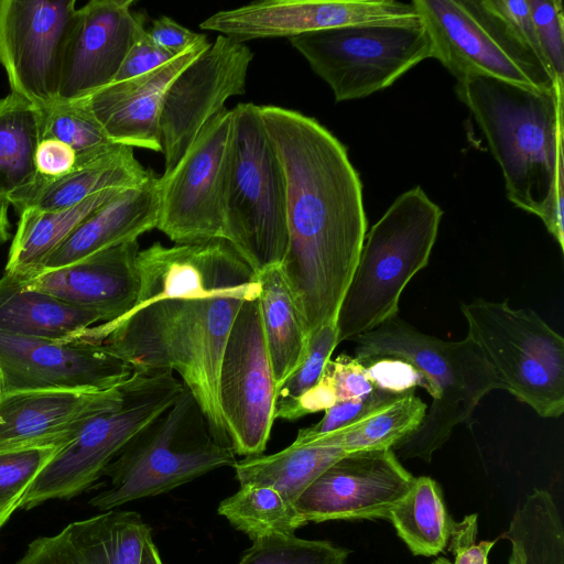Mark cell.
I'll return each instance as SVG.
<instances>
[{
    "instance_id": "6da1fadb",
    "label": "cell",
    "mask_w": 564,
    "mask_h": 564,
    "mask_svg": "<svg viewBox=\"0 0 564 564\" xmlns=\"http://www.w3.org/2000/svg\"><path fill=\"white\" fill-rule=\"evenodd\" d=\"M137 268L140 288L132 308L72 340L101 344L133 371L177 372L214 435L230 445L219 370L239 310L259 297L258 273L221 238L172 247L154 242L139 251Z\"/></svg>"
},
{
    "instance_id": "7a4b0ae2",
    "label": "cell",
    "mask_w": 564,
    "mask_h": 564,
    "mask_svg": "<svg viewBox=\"0 0 564 564\" xmlns=\"http://www.w3.org/2000/svg\"><path fill=\"white\" fill-rule=\"evenodd\" d=\"M286 186L288 247L282 260L311 337L335 323L367 229L362 185L346 148L317 120L259 106Z\"/></svg>"
},
{
    "instance_id": "3957f363",
    "label": "cell",
    "mask_w": 564,
    "mask_h": 564,
    "mask_svg": "<svg viewBox=\"0 0 564 564\" xmlns=\"http://www.w3.org/2000/svg\"><path fill=\"white\" fill-rule=\"evenodd\" d=\"M455 90L487 139L508 199L541 218L550 232L555 172L563 159V83L543 90L471 74L459 78Z\"/></svg>"
},
{
    "instance_id": "277c9868",
    "label": "cell",
    "mask_w": 564,
    "mask_h": 564,
    "mask_svg": "<svg viewBox=\"0 0 564 564\" xmlns=\"http://www.w3.org/2000/svg\"><path fill=\"white\" fill-rule=\"evenodd\" d=\"M354 340V357L362 365L379 359L402 360L419 372L433 399L419 429L392 448L403 459L430 463L455 426L471 419L479 401L501 389L496 373L468 337L443 340L395 315Z\"/></svg>"
},
{
    "instance_id": "5b68a950",
    "label": "cell",
    "mask_w": 564,
    "mask_h": 564,
    "mask_svg": "<svg viewBox=\"0 0 564 564\" xmlns=\"http://www.w3.org/2000/svg\"><path fill=\"white\" fill-rule=\"evenodd\" d=\"M442 215L416 186L397 197L370 228L337 313L338 343L398 315L403 290L429 263Z\"/></svg>"
},
{
    "instance_id": "8992f818",
    "label": "cell",
    "mask_w": 564,
    "mask_h": 564,
    "mask_svg": "<svg viewBox=\"0 0 564 564\" xmlns=\"http://www.w3.org/2000/svg\"><path fill=\"white\" fill-rule=\"evenodd\" d=\"M236 453L213 433L200 406L184 388L180 397L135 434L105 468L109 486L88 503L108 511L166 494L220 467H234Z\"/></svg>"
},
{
    "instance_id": "52a82bcc",
    "label": "cell",
    "mask_w": 564,
    "mask_h": 564,
    "mask_svg": "<svg viewBox=\"0 0 564 564\" xmlns=\"http://www.w3.org/2000/svg\"><path fill=\"white\" fill-rule=\"evenodd\" d=\"M225 240L256 273L282 263L288 247L286 186L259 106L234 109Z\"/></svg>"
},
{
    "instance_id": "ba28073f",
    "label": "cell",
    "mask_w": 564,
    "mask_h": 564,
    "mask_svg": "<svg viewBox=\"0 0 564 564\" xmlns=\"http://www.w3.org/2000/svg\"><path fill=\"white\" fill-rule=\"evenodd\" d=\"M185 386L170 370L133 373L116 404L90 417L37 474L20 508L72 499L89 489L108 464L144 426L167 409Z\"/></svg>"
},
{
    "instance_id": "9c48e42d",
    "label": "cell",
    "mask_w": 564,
    "mask_h": 564,
    "mask_svg": "<svg viewBox=\"0 0 564 564\" xmlns=\"http://www.w3.org/2000/svg\"><path fill=\"white\" fill-rule=\"evenodd\" d=\"M467 337L501 389L544 419L564 412V338L532 310L477 299L460 306Z\"/></svg>"
},
{
    "instance_id": "30bf717a",
    "label": "cell",
    "mask_w": 564,
    "mask_h": 564,
    "mask_svg": "<svg viewBox=\"0 0 564 564\" xmlns=\"http://www.w3.org/2000/svg\"><path fill=\"white\" fill-rule=\"evenodd\" d=\"M289 41L330 87L337 102L383 90L434 57L431 36L419 15L334 28Z\"/></svg>"
},
{
    "instance_id": "8fae6325",
    "label": "cell",
    "mask_w": 564,
    "mask_h": 564,
    "mask_svg": "<svg viewBox=\"0 0 564 564\" xmlns=\"http://www.w3.org/2000/svg\"><path fill=\"white\" fill-rule=\"evenodd\" d=\"M434 57L458 80L486 75L519 86L553 90L552 73L510 33L484 0H413Z\"/></svg>"
},
{
    "instance_id": "7c38bea8",
    "label": "cell",
    "mask_w": 564,
    "mask_h": 564,
    "mask_svg": "<svg viewBox=\"0 0 564 564\" xmlns=\"http://www.w3.org/2000/svg\"><path fill=\"white\" fill-rule=\"evenodd\" d=\"M232 109L199 132L175 167L159 177L156 229L176 245L225 239V204L231 164Z\"/></svg>"
},
{
    "instance_id": "4fadbf2b",
    "label": "cell",
    "mask_w": 564,
    "mask_h": 564,
    "mask_svg": "<svg viewBox=\"0 0 564 564\" xmlns=\"http://www.w3.org/2000/svg\"><path fill=\"white\" fill-rule=\"evenodd\" d=\"M274 380L258 299L247 301L230 329L221 358V415L236 455H261L274 421Z\"/></svg>"
},
{
    "instance_id": "5bb4252c",
    "label": "cell",
    "mask_w": 564,
    "mask_h": 564,
    "mask_svg": "<svg viewBox=\"0 0 564 564\" xmlns=\"http://www.w3.org/2000/svg\"><path fill=\"white\" fill-rule=\"evenodd\" d=\"M77 15L75 0H0V65L10 93L37 108L57 100Z\"/></svg>"
},
{
    "instance_id": "9a60e30c",
    "label": "cell",
    "mask_w": 564,
    "mask_h": 564,
    "mask_svg": "<svg viewBox=\"0 0 564 564\" xmlns=\"http://www.w3.org/2000/svg\"><path fill=\"white\" fill-rule=\"evenodd\" d=\"M253 53L247 44L218 35L172 82L160 115L161 153L164 172L175 167L204 127L234 96L246 93Z\"/></svg>"
},
{
    "instance_id": "2e32d148",
    "label": "cell",
    "mask_w": 564,
    "mask_h": 564,
    "mask_svg": "<svg viewBox=\"0 0 564 564\" xmlns=\"http://www.w3.org/2000/svg\"><path fill=\"white\" fill-rule=\"evenodd\" d=\"M132 367L101 344L0 334V397L39 390L105 391Z\"/></svg>"
},
{
    "instance_id": "e0dca14e",
    "label": "cell",
    "mask_w": 564,
    "mask_h": 564,
    "mask_svg": "<svg viewBox=\"0 0 564 564\" xmlns=\"http://www.w3.org/2000/svg\"><path fill=\"white\" fill-rule=\"evenodd\" d=\"M414 479L391 448L347 453L301 494L294 507L307 523L389 520Z\"/></svg>"
},
{
    "instance_id": "ac0fdd59",
    "label": "cell",
    "mask_w": 564,
    "mask_h": 564,
    "mask_svg": "<svg viewBox=\"0 0 564 564\" xmlns=\"http://www.w3.org/2000/svg\"><path fill=\"white\" fill-rule=\"evenodd\" d=\"M413 4L392 1L264 0L218 11L199 28L239 42L295 37L352 24L417 17Z\"/></svg>"
},
{
    "instance_id": "d6986e66",
    "label": "cell",
    "mask_w": 564,
    "mask_h": 564,
    "mask_svg": "<svg viewBox=\"0 0 564 564\" xmlns=\"http://www.w3.org/2000/svg\"><path fill=\"white\" fill-rule=\"evenodd\" d=\"M133 0H90L78 8L56 101L84 99L111 84L129 50L145 33Z\"/></svg>"
},
{
    "instance_id": "ffe728a7",
    "label": "cell",
    "mask_w": 564,
    "mask_h": 564,
    "mask_svg": "<svg viewBox=\"0 0 564 564\" xmlns=\"http://www.w3.org/2000/svg\"><path fill=\"white\" fill-rule=\"evenodd\" d=\"M122 383L105 391L39 390L0 397V453L63 447L94 415L118 402Z\"/></svg>"
},
{
    "instance_id": "44dd1931",
    "label": "cell",
    "mask_w": 564,
    "mask_h": 564,
    "mask_svg": "<svg viewBox=\"0 0 564 564\" xmlns=\"http://www.w3.org/2000/svg\"><path fill=\"white\" fill-rule=\"evenodd\" d=\"M139 251L138 240L126 242L19 281L65 304L95 311L107 323L122 317L137 301Z\"/></svg>"
},
{
    "instance_id": "7402d4cb",
    "label": "cell",
    "mask_w": 564,
    "mask_h": 564,
    "mask_svg": "<svg viewBox=\"0 0 564 564\" xmlns=\"http://www.w3.org/2000/svg\"><path fill=\"white\" fill-rule=\"evenodd\" d=\"M209 45L205 37L161 67L113 82L83 100L113 143L161 152L159 123L167 88Z\"/></svg>"
},
{
    "instance_id": "603a6c76",
    "label": "cell",
    "mask_w": 564,
    "mask_h": 564,
    "mask_svg": "<svg viewBox=\"0 0 564 564\" xmlns=\"http://www.w3.org/2000/svg\"><path fill=\"white\" fill-rule=\"evenodd\" d=\"M149 534L138 512L112 509L35 538L13 564H139Z\"/></svg>"
},
{
    "instance_id": "cb8c5ba5",
    "label": "cell",
    "mask_w": 564,
    "mask_h": 564,
    "mask_svg": "<svg viewBox=\"0 0 564 564\" xmlns=\"http://www.w3.org/2000/svg\"><path fill=\"white\" fill-rule=\"evenodd\" d=\"M159 204V177L152 172L144 184L121 191L79 224L48 256L41 271L137 241L141 235L156 228Z\"/></svg>"
},
{
    "instance_id": "d4e9b609",
    "label": "cell",
    "mask_w": 564,
    "mask_h": 564,
    "mask_svg": "<svg viewBox=\"0 0 564 564\" xmlns=\"http://www.w3.org/2000/svg\"><path fill=\"white\" fill-rule=\"evenodd\" d=\"M152 172L135 159L133 148L116 144L98 154L77 156L69 173L50 181L35 180L8 202L18 214L25 209H63L106 189L141 186Z\"/></svg>"
},
{
    "instance_id": "484cf974",
    "label": "cell",
    "mask_w": 564,
    "mask_h": 564,
    "mask_svg": "<svg viewBox=\"0 0 564 564\" xmlns=\"http://www.w3.org/2000/svg\"><path fill=\"white\" fill-rule=\"evenodd\" d=\"M96 323L102 317L95 311L28 289L11 275L0 279V334L68 341Z\"/></svg>"
},
{
    "instance_id": "4316f807",
    "label": "cell",
    "mask_w": 564,
    "mask_h": 564,
    "mask_svg": "<svg viewBox=\"0 0 564 564\" xmlns=\"http://www.w3.org/2000/svg\"><path fill=\"white\" fill-rule=\"evenodd\" d=\"M121 191L106 189L63 209L21 212L4 274L22 281L40 272L48 256L68 235Z\"/></svg>"
},
{
    "instance_id": "83f0119b",
    "label": "cell",
    "mask_w": 564,
    "mask_h": 564,
    "mask_svg": "<svg viewBox=\"0 0 564 564\" xmlns=\"http://www.w3.org/2000/svg\"><path fill=\"white\" fill-rule=\"evenodd\" d=\"M258 279L263 334L278 387L302 362L310 337L281 265L263 269Z\"/></svg>"
},
{
    "instance_id": "f1b7e54d",
    "label": "cell",
    "mask_w": 564,
    "mask_h": 564,
    "mask_svg": "<svg viewBox=\"0 0 564 564\" xmlns=\"http://www.w3.org/2000/svg\"><path fill=\"white\" fill-rule=\"evenodd\" d=\"M345 454L337 447L292 443L271 455L261 454L237 460L234 469L240 485L271 487L294 505L301 494Z\"/></svg>"
},
{
    "instance_id": "f546056e",
    "label": "cell",
    "mask_w": 564,
    "mask_h": 564,
    "mask_svg": "<svg viewBox=\"0 0 564 564\" xmlns=\"http://www.w3.org/2000/svg\"><path fill=\"white\" fill-rule=\"evenodd\" d=\"M41 109L13 93L0 99V197L9 200L36 178Z\"/></svg>"
},
{
    "instance_id": "4dcf8cb0",
    "label": "cell",
    "mask_w": 564,
    "mask_h": 564,
    "mask_svg": "<svg viewBox=\"0 0 564 564\" xmlns=\"http://www.w3.org/2000/svg\"><path fill=\"white\" fill-rule=\"evenodd\" d=\"M389 521L415 556H435L448 543L455 520L448 513L436 480L415 477L406 495L390 510Z\"/></svg>"
},
{
    "instance_id": "1f68e13d",
    "label": "cell",
    "mask_w": 564,
    "mask_h": 564,
    "mask_svg": "<svg viewBox=\"0 0 564 564\" xmlns=\"http://www.w3.org/2000/svg\"><path fill=\"white\" fill-rule=\"evenodd\" d=\"M426 409L414 391H410L369 416L304 445L337 447L345 453L392 449L419 429Z\"/></svg>"
},
{
    "instance_id": "d6a6232c",
    "label": "cell",
    "mask_w": 564,
    "mask_h": 564,
    "mask_svg": "<svg viewBox=\"0 0 564 564\" xmlns=\"http://www.w3.org/2000/svg\"><path fill=\"white\" fill-rule=\"evenodd\" d=\"M502 539L516 543L523 564H564V529L552 495L533 489L519 505Z\"/></svg>"
},
{
    "instance_id": "836d02e7",
    "label": "cell",
    "mask_w": 564,
    "mask_h": 564,
    "mask_svg": "<svg viewBox=\"0 0 564 564\" xmlns=\"http://www.w3.org/2000/svg\"><path fill=\"white\" fill-rule=\"evenodd\" d=\"M217 512L251 541L274 534H294L307 524L294 505L280 492L257 484L240 485L236 494L219 503Z\"/></svg>"
},
{
    "instance_id": "e575fe53",
    "label": "cell",
    "mask_w": 564,
    "mask_h": 564,
    "mask_svg": "<svg viewBox=\"0 0 564 564\" xmlns=\"http://www.w3.org/2000/svg\"><path fill=\"white\" fill-rule=\"evenodd\" d=\"M40 109L41 140L66 143L77 156L98 154L117 144L107 137L83 99L55 101Z\"/></svg>"
},
{
    "instance_id": "d590c367",
    "label": "cell",
    "mask_w": 564,
    "mask_h": 564,
    "mask_svg": "<svg viewBox=\"0 0 564 564\" xmlns=\"http://www.w3.org/2000/svg\"><path fill=\"white\" fill-rule=\"evenodd\" d=\"M338 344L336 322L323 325L311 335L302 362L276 387L274 420L295 421L299 400L318 383Z\"/></svg>"
},
{
    "instance_id": "8d00e7d4",
    "label": "cell",
    "mask_w": 564,
    "mask_h": 564,
    "mask_svg": "<svg viewBox=\"0 0 564 564\" xmlns=\"http://www.w3.org/2000/svg\"><path fill=\"white\" fill-rule=\"evenodd\" d=\"M349 553L327 540L274 534L252 541L238 564H347Z\"/></svg>"
},
{
    "instance_id": "74e56055",
    "label": "cell",
    "mask_w": 564,
    "mask_h": 564,
    "mask_svg": "<svg viewBox=\"0 0 564 564\" xmlns=\"http://www.w3.org/2000/svg\"><path fill=\"white\" fill-rule=\"evenodd\" d=\"M62 447L0 453V529L20 508L32 481Z\"/></svg>"
},
{
    "instance_id": "f35d334b",
    "label": "cell",
    "mask_w": 564,
    "mask_h": 564,
    "mask_svg": "<svg viewBox=\"0 0 564 564\" xmlns=\"http://www.w3.org/2000/svg\"><path fill=\"white\" fill-rule=\"evenodd\" d=\"M403 394L378 388L367 395L336 402L325 411L318 422L300 430L293 443L304 445L317 437L351 425L381 410Z\"/></svg>"
},
{
    "instance_id": "ab89813d",
    "label": "cell",
    "mask_w": 564,
    "mask_h": 564,
    "mask_svg": "<svg viewBox=\"0 0 564 564\" xmlns=\"http://www.w3.org/2000/svg\"><path fill=\"white\" fill-rule=\"evenodd\" d=\"M540 46L556 82L564 79V15L561 0H528Z\"/></svg>"
},
{
    "instance_id": "60d3db41",
    "label": "cell",
    "mask_w": 564,
    "mask_h": 564,
    "mask_svg": "<svg viewBox=\"0 0 564 564\" xmlns=\"http://www.w3.org/2000/svg\"><path fill=\"white\" fill-rule=\"evenodd\" d=\"M484 2L503 22L513 37L551 72L539 43L528 0H484Z\"/></svg>"
},
{
    "instance_id": "b9f144b4",
    "label": "cell",
    "mask_w": 564,
    "mask_h": 564,
    "mask_svg": "<svg viewBox=\"0 0 564 564\" xmlns=\"http://www.w3.org/2000/svg\"><path fill=\"white\" fill-rule=\"evenodd\" d=\"M323 377L332 386L336 402L367 395L378 389L370 379L366 367L355 357L346 354L329 359Z\"/></svg>"
},
{
    "instance_id": "7bdbcfd3",
    "label": "cell",
    "mask_w": 564,
    "mask_h": 564,
    "mask_svg": "<svg viewBox=\"0 0 564 564\" xmlns=\"http://www.w3.org/2000/svg\"><path fill=\"white\" fill-rule=\"evenodd\" d=\"M477 513L467 514L460 521H455L446 546L454 555V561L440 556L431 564H488L489 552L497 540L477 543Z\"/></svg>"
},
{
    "instance_id": "ee69618b",
    "label": "cell",
    "mask_w": 564,
    "mask_h": 564,
    "mask_svg": "<svg viewBox=\"0 0 564 564\" xmlns=\"http://www.w3.org/2000/svg\"><path fill=\"white\" fill-rule=\"evenodd\" d=\"M373 384L383 390L405 393L415 386L424 387L419 372L409 364L397 359H379L364 365Z\"/></svg>"
},
{
    "instance_id": "f6af8a7d",
    "label": "cell",
    "mask_w": 564,
    "mask_h": 564,
    "mask_svg": "<svg viewBox=\"0 0 564 564\" xmlns=\"http://www.w3.org/2000/svg\"><path fill=\"white\" fill-rule=\"evenodd\" d=\"M175 56L177 55H173L156 46L144 33L129 50L113 82L144 75L161 67Z\"/></svg>"
},
{
    "instance_id": "bcb514c9",
    "label": "cell",
    "mask_w": 564,
    "mask_h": 564,
    "mask_svg": "<svg viewBox=\"0 0 564 564\" xmlns=\"http://www.w3.org/2000/svg\"><path fill=\"white\" fill-rule=\"evenodd\" d=\"M77 163L76 152L55 139H42L35 153L36 178L50 181L69 173Z\"/></svg>"
},
{
    "instance_id": "7dc6e473",
    "label": "cell",
    "mask_w": 564,
    "mask_h": 564,
    "mask_svg": "<svg viewBox=\"0 0 564 564\" xmlns=\"http://www.w3.org/2000/svg\"><path fill=\"white\" fill-rule=\"evenodd\" d=\"M145 33L152 43L173 55L183 53L206 37L205 34L193 32L166 15L153 20Z\"/></svg>"
},
{
    "instance_id": "c3c4849f",
    "label": "cell",
    "mask_w": 564,
    "mask_h": 564,
    "mask_svg": "<svg viewBox=\"0 0 564 564\" xmlns=\"http://www.w3.org/2000/svg\"><path fill=\"white\" fill-rule=\"evenodd\" d=\"M139 564H163L158 547L153 542L152 533L143 542Z\"/></svg>"
},
{
    "instance_id": "681fc988",
    "label": "cell",
    "mask_w": 564,
    "mask_h": 564,
    "mask_svg": "<svg viewBox=\"0 0 564 564\" xmlns=\"http://www.w3.org/2000/svg\"><path fill=\"white\" fill-rule=\"evenodd\" d=\"M9 202L0 197V245L8 241L10 238V221H9Z\"/></svg>"
},
{
    "instance_id": "f907efd6",
    "label": "cell",
    "mask_w": 564,
    "mask_h": 564,
    "mask_svg": "<svg viewBox=\"0 0 564 564\" xmlns=\"http://www.w3.org/2000/svg\"><path fill=\"white\" fill-rule=\"evenodd\" d=\"M509 543L511 545V553H510V556L508 560V564H523L522 555H521L519 546L513 542H509Z\"/></svg>"
}]
</instances>
